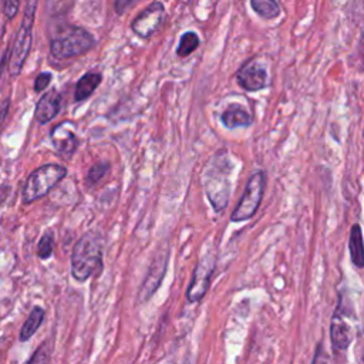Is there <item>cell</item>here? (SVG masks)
<instances>
[{
	"instance_id": "30bf717a",
	"label": "cell",
	"mask_w": 364,
	"mask_h": 364,
	"mask_svg": "<svg viewBox=\"0 0 364 364\" xmlns=\"http://www.w3.org/2000/svg\"><path fill=\"white\" fill-rule=\"evenodd\" d=\"M330 340L334 350H338V351H346L353 340L351 324L346 318V313L341 311L340 306L334 310V314L331 317Z\"/></svg>"
},
{
	"instance_id": "7402d4cb",
	"label": "cell",
	"mask_w": 364,
	"mask_h": 364,
	"mask_svg": "<svg viewBox=\"0 0 364 364\" xmlns=\"http://www.w3.org/2000/svg\"><path fill=\"white\" fill-rule=\"evenodd\" d=\"M105 171H107V165H105V164H97V165H94V166L90 169L88 176H87L88 182H91V183L98 182V181L102 178V175L105 173Z\"/></svg>"
},
{
	"instance_id": "8fae6325",
	"label": "cell",
	"mask_w": 364,
	"mask_h": 364,
	"mask_svg": "<svg viewBox=\"0 0 364 364\" xmlns=\"http://www.w3.org/2000/svg\"><path fill=\"white\" fill-rule=\"evenodd\" d=\"M166 262H168V250L158 253L156 259L151 263V267L148 270V274L142 283L139 296L142 300H146L152 296V293H155V290L158 289V286L161 284L165 270H166Z\"/></svg>"
},
{
	"instance_id": "2e32d148",
	"label": "cell",
	"mask_w": 364,
	"mask_h": 364,
	"mask_svg": "<svg viewBox=\"0 0 364 364\" xmlns=\"http://www.w3.org/2000/svg\"><path fill=\"white\" fill-rule=\"evenodd\" d=\"M100 82H101V75L98 73H92V71L85 73L75 85V91H74L75 101H82L88 98L100 85Z\"/></svg>"
},
{
	"instance_id": "603a6c76",
	"label": "cell",
	"mask_w": 364,
	"mask_h": 364,
	"mask_svg": "<svg viewBox=\"0 0 364 364\" xmlns=\"http://www.w3.org/2000/svg\"><path fill=\"white\" fill-rule=\"evenodd\" d=\"M311 364H333V363H331V358H330V355H328V353L324 350V347H323L321 344L317 346Z\"/></svg>"
},
{
	"instance_id": "7c38bea8",
	"label": "cell",
	"mask_w": 364,
	"mask_h": 364,
	"mask_svg": "<svg viewBox=\"0 0 364 364\" xmlns=\"http://www.w3.org/2000/svg\"><path fill=\"white\" fill-rule=\"evenodd\" d=\"M60 102H61V97L58 94V91L55 88L47 91L37 102L36 105V111H34V117L37 119V122L40 124H46L48 121H51L58 109H60Z\"/></svg>"
},
{
	"instance_id": "cb8c5ba5",
	"label": "cell",
	"mask_w": 364,
	"mask_h": 364,
	"mask_svg": "<svg viewBox=\"0 0 364 364\" xmlns=\"http://www.w3.org/2000/svg\"><path fill=\"white\" fill-rule=\"evenodd\" d=\"M50 80H51V74L50 73H41L37 75L36 81H34V90L36 91H41L44 90L48 84H50Z\"/></svg>"
},
{
	"instance_id": "5bb4252c",
	"label": "cell",
	"mask_w": 364,
	"mask_h": 364,
	"mask_svg": "<svg viewBox=\"0 0 364 364\" xmlns=\"http://www.w3.org/2000/svg\"><path fill=\"white\" fill-rule=\"evenodd\" d=\"M223 125L226 128H237V127H249L253 122L252 114L240 104L229 105L220 117Z\"/></svg>"
},
{
	"instance_id": "277c9868",
	"label": "cell",
	"mask_w": 364,
	"mask_h": 364,
	"mask_svg": "<svg viewBox=\"0 0 364 364\" xmlns=\"http://www.w3.org/2000/svg\"><path fill=\"white\" fill-rule=\"evenodd\" d=\"M94 46L92 36L82 27L68 26L60 30L50 43V51L57 58H68L88 51Z\"/></svg>"
},
{
	"instance_id": "8992f818",
	"label": "cell",
	"mask_w": 364,
	"mask_h": 364,
	"mask_svg": "<svg viewBox=\"0 0 364 364\" xmlns=\"http://www.w3.org/2000/svg\"><path fill=\"white\" fill-rule=\"evenodd\" d=\"M264 186H266L264 172L257 171V172L252 173V176L246 182V188H245V192H243L240 200L237 202L236 208L233 209V212L230 215L232 222L247 220L256 213V210L259 209V205L262 202V198H263Z\"/></svg>"
},
{
	"instance_id": "ba28073f",
	"label": "cell",
	"mask_w": 364,
	"mask_h": 364,
	"mask_svg": "<svg viewBox=\"0 0 364 364\" xmlns=\"http://www.w3.org/2000/svg\"><path fill=\"white\" fill-rule=\"evenodd\" d=\"M165 18V6L161 1H154L146 6L131 23V28L142 38L151 37L162 26Z\"/></svg>"
},
{
	"instance_id": "e0dca14e",
	"label": "cell",
	"mask_w": 364,
	"mask_h": 364,
	"mask_svg": "<svg viewBox=\"0 0 364 364\" xmlns=\"http://www.w3.org/2000/svg\"><path fill=\"white\" fill-rule=\"evenodd\" d=\"M43 318H44V310L41 307H34L20 330V340L27 341L38 330L40 324L43 323Z\"/></svg>"
},
{
	"instance_id": "52a82bcc",
	"label": "cell",
	"mask_w": 364,
	"mask_h": 364,
	"mask_svg": "<svg viewBox=\"0 0 364 364\" xmlns=\"http://www.w3.org/2000/svg\"><path fill=\"white\" fill-rule=\"evenodd\" d=\"M215 257L210 253L203 255L193 270L192 280L186 289V299L189 303L200 301L209 290L212 274L215 272Z\"/></svg>"
},
{
	"instance_id": "44dd1931",
	"label": "cell",
	"mask_w": 364,
	"mask_h": 364,
	"mask_svg": "<svg viewBox=\"0 0 364 364\" xmlns=\"http://www.w3.org/2000/svg\"><path fill=\"white\" fill-rule=\"evenodd\" d=\"M27 364H50V353L47 346L41 344L31 355V358L27 361Z\"/></svg>"
},
{
	"instance_id": "6da1fadb",
	"label": "cell",
	"mask_w": 364,
	"mask_h": 364,
	"mask_svg": "<svg viewBox=\"0 0 364 364\" xmlns=\"http://www.w3.org/2000/svg\"><path fill=\"white\" fill-rule=\"evenodd\" d=\"M230 173H232V162L226 154V151H219L213 155L203 175L205 191L208 199L210 200L213 209L220 212L226 208L229 195H230Z\"/></svg>"
},
{
	"instance_id": "d4e9b609",
	"label": "cell",
	"mask_w": 364,
	"mask_h": 364,
	"mask_svg": "<svg viewBox=\"0 0 364 364\" xmlns=\"http://www.w3.org/2000/svg\"><path fill=\"white\" fill-rule=\"evenodd\" d=\"M18 6L20 3L16 1V0H9L4 3V14L7 18H13L18 10Z\"/></svg>"
},
{
	"instance_id": "9c48e42d",
	"label": "cell",
	"mask_w": 364,
	"mask_h": 364,
	"mask_svg": "<svg viewBox=\"0 0 364 364\" xmlns=\"http://www.w3.org/2000/svg\"><path fill=\"white\" fill-rule=\"evenodd\" d=\"M237 84L246 91H259L267 85V71L256 58L245 63L236 73Z\"/></svg>"
},
{
	"instance_id": "7a4b0ae2",
	"label": "cell",
	"mask_w": 364,
	"mask_h": 364,
	"mask_svg": "<svg viewBox=\"0 0 364 364\" xmlns=\"http://www.w3.org/2000/svg\"><path fill=\"white\" fill-rule=\"evenodd\" d=\"M102 269V239L94 232H85L75 243L71 255V273L77 280H87Z\"/></svg>"
},
{
	"instance_id": "ffe728a7",
	"label": "cell",
	"mask_w": 364,
	"mask_h": 364,
	"mask_svg": "<svg viewBox=\"0 0 364 364\" xmlns=\"http://www.w3.org/2000/svg\"><path fill=\"white\" fill-rule=\"evenodd\" d=\"M53 253V237L50 233L44 235L38 243V247H37V255L38 257L41 259H47L50 257Z\"/></svg>"
},
{
	"instance_id": "3957f363",
	"label": "cell",
	"mask_w": 364,
	"mask_h": 364,
	"mask_svg": "<svg viewBox=\"0 0 364 364\" xmlns=\"http://www.w3.org/2000/svg\"><path fill=\"white\" fill-rule=\"evenodd\" d=\"M36 9H37V1H28L26 4L24 16L21 20V24L17 30L11 54L9 58V73L10 75L16 77L20 74L23 64L26 63V58L30 53L31 41H33V24H34V17H36Z\"/></svg>"
},
{
	"instance_id": "5b68a950",
	"label": "cell",
	"mask_w": 364,
	"mask_h": 364,
	"mask_svg": "<svg viewBox=\"0 0 364 364\" xmlns=\"http://www.w3.org/2000/svg\"><path fill=\"white\" fill-rule=\"evenodd\" d=\"M65 168L57 164H47L37 168L34 172H31L23 186V202L31 203L43 198L65 176Z\"/></svg>"
},
{
	"instance_id": "9a60e30c",
	"label": "cell",
	"mask_w": 364,
	"mask_h": 364,
	"mask_svg": "<svg viewBox=\"0 0 364 364\" xmlns=\"http://www.w3.org/2000/svg\"><path fill=\"white\" fill-rule=\"evenodd\" d=\"M348 250L350 257L354 266L364 267V240L361 233V226L358 223H354L350 230V239H348Z\"/></svg>"
},
{
	"instance_id": "ac0fdd59",
	"label": "cell",
	"mask_w": 364,
	"mask_h": 364,
	"mask_svg": "<svg viewBox=\"0 0 364 364\" xmlns=\"http://www.w3.org/2000/svg\"><path fill=\"white\" fill-rule=\"evenodd\" d=\"M250 7L263 18H274L280 13V6L274 0H252Z\"/></svg>"
},
{
	"instance_id": "4fadbf2b",
	"label": "cell",
	"mask_w": 364,
	"mask_h": 364,
	"mask_svg": "<svg viewBox=\"0 0 364 364\" xmlns=\"http://www.w3.org/2000/svg\"><path fill=\"white\" fill-rule=\"evenodd\" d=\"M71 125L73 124L63 122L58 127H55L53 134H51V139L54 142V146L60 154L70 155L75 149L77 138L74 135V131L71 129Z\"/></svg>"
},
{
	"instance_id": "d6986e66",
	"label": "cell",
	"mask_w": 364,
	"mask_h": 364,
	"mask_svg": "<svg viewBox=\"0 0 364 364\" xmlns=\"http://www.w3.org/2000/svg\"><path fill=\"white\" fill-rule=\"evenodd\" d=\"M199 37L196 33L193 31H186L181 36V40H179V46L176 48V54L179 57H186L189 54H192L198 47H199Z\"/></svg>"
}]
</instances>
